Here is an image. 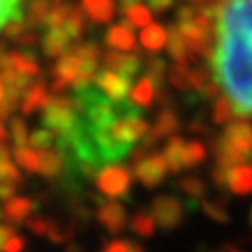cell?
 Returning a JSON list of instances; mask_svg holds the SVG:
<instances>
[{"label": "cell", "mask_w": 252, "mask_h": 252, "mask_svg": "<svg viewBox=\"0 0 252 252\" xmlns=\"http://www.w3.org/2000/svg\"><path fill=\"white\" fill-rule=\"evenodd\" d=\"M6 139H8V131H6V127H4V123L0 121V147H4Z\"/></svg>", "instance_id": "43"}, {"label": "cell", "mask_w": 252, "mask_h": 252, "mask_svg": "<svg viewBox=\"0 0 252 252\" xmlns=\"http://www.w3.org/2000/svg\"><path fill=\"white\" fill-rule=\"evenodd\" d=\"M22 18V0H0V30L16 24Z\"/></svg>", "instance_id": "27"}, {"label": "cell", "mask_w": 252, "mask_h": 252, "mask_svg": "<svg viewBox=\"0 0 252 252\" xmlns=\"http://www.w3.org/2000/svg\"><path fill=\"white\" fill-rule=\"evenodd\" d=\"M54 141H56V137H54V133L48 131V129H34L32 133H28V145H30V149H34V151L50 149V147L54 145Z\"/></svg>", "instance_id": "31"}, {"label": "cell", "mask_w": 252, "mask_h": 252, "mask_svg": "<svg viewBox=\"0 0 252 252\" xmlns=\"http://www.w3.org/2000/svg\"><path fill=\"white\" fill-rule=\"evenodd\" d=\"M40 159V175L48 181H58L64 173V157H62L56 149H40L38 151Z\"/></svg>", "instance_id": "16"}, {"label": "cell", "mask_w": 252, "mask_h": 252, "mask_svg": "<svg viewBox=\"0 0 252 252\" xmlns=\"http://www.w3.org/2000/svg\"><path fill=\"white\" fill-rule=\"evenodd\" d=\"M12 157H14L16 165H18L22 171L32 173V175H36V173L40 171L38 151H34V149H30V147L22 145V147H14V149H12Z\"/></svg>", "instance_id": "26"}, {"label": "cell", "mask_w": 252, "mask_h": 252, "mask_svg": "<svg viewBox=\"0 0 252 252\" xmlns=\"http://www.w3.org/2000/svg\"><path fill=\"white\" fill-rule=\"evenodd\" d=\"M169 78H171V84L177 88V90H189V76H187V72H185V68H173L171 72H169Z\"/></svg>", "instance_id": "37"}, {"label": "cell", "mask_w": 252, "mask_h": 252, "mask_svg": "<svg viewBox=\"0 0 252 252\" xmlns=\"http://www.w3.org/2000/svg\"><path fill=\"white\" fill-rule=\"evenodd\" d=\"M24 177L18 171V167L10 161V151L6 147H0V183H12V185H22Z\"/></svg>", "instance_id": "24"}, {"label": "cell", "mask_w": 252, "mask_h": 252, "mask_svg": "<svg viewBox=\"0 0 252 252\" xmlns=\"http://www.w3.org/2000/svg\"><path fill=\"white\" fill-rule=\"evenodd\" d=\"M38 209V203L30 197H12L4 203L2 213H4V220L10 222V226H18L24 224V220Z\"/></svg>", "instance_id": "13"}, {"label": "cell", "mask_w": 252, "mask_h": 252, "mask_svg": "<svg viewBox=\"0 0 252 252\" xmlns=\"http://www.w3.org/2000/svg\"><path fill=\"white\" fill-rule=\"evenodd\" d=\"M169 54H171L177 62H185V58H187V46H185V42L179 38V34H173V36H171Z\"/></svg>", "instance_id": "35"}, {"label": "cell", "mask_w": 252, "mask_h": 252, "mask_svg": "<svg viewBox=\"0 0 252 252\" xmlns=\"http://www.w3.org/2000/svg\"><path fill=\"white\" fill-rule=\"evenodd\" d=\"M149 213L155 220V226L165 232L179 228L185 220V205L175 195H157L151 201Z\"/></svg>", "instance_id": "5"}, {"label": "cell", "mask_w": 252, "mask_h": 252, "mask_svg": "<svg viewBox=\"0 0 252 252\" xmlns=\"http://www.w3.org/2000/svg\"><path fill=\"white\" fill-rule=\"evenodd\" d=\"M177 189L181 193H185L189 199L201 201L207 197V183L199 175H185L177 181Z\"/></svg>", "instance_id": "20"}, {"label": "cell", "mask_w": 252, "mask_h": 252, "mask_svg": "<svg viewBox=\"0 0 252 252\" xmlns=\"http://www.w3.org/2000/svg\"><path fill=\"white\" fill-rule=\"evenodd\" d=\"M105 62H107V66L111 68V72L121 74L125 78L135 76L139 72V68H141L139 58H135V56H123V54H115V52L113 54H107L105 56Z\"/></svg>", "instance_id": "19"}, {"label": "cell", "mask_w": 252, "mask_h": 252, "mask_svg": "<svg viewBox=\"0 0 252 252\" xmlns=\"http://www.w3.org/2000/svg\"><path fill=\"white\" fill-rule=\"evenodd\" d=\"M16 234V228L10 226V224H0V250H2V244L12 236Z\"/></svg>", "instance_id": "42"}, {"label": "cell", "mask_w": 252, "mask_h": 252, "mask_svg": "<svg viewBox=\"0 0 252 252\" xmlns=\"http://www.w3.org/2000/svg\"><path fill=\"white\" fill-rule=\"evenodd\" d=\"M129 18H131V22H133L135 26H145V24L149 22V12L143 10V8H133V10L129 12Z\"/></svg>", "instance_id": "40"}, {"label": "cell", "mask_w": 252, "mask_h": 252, "mask_svg": "<svg viewBox=\"0 0 252 252\" xmlns=\"http://www.w3.org/2000/svg\"><path fill=\"white\" fill-rule=\"evenodd\" d=\"M155 92H157L155 84L149 78H141L139 84L131 92V101L135 105H139L141 109H149L153 105V101H155Z\"/></svg>", "instance_id": "23"}, {"label": "cell", "mask_w": 252, "mask_h": 252, "mask_svg": "<svg viewBox=\"0 0 252 252\" xmlns=\"http://www.w3.org/2000/svg\"><path fill=\"white\" fill-rule=\"evenodd\" d=\"M88 127H90V135H92V141L95 145V151H97L101 163L111 165V163H117V161H121L123 157H127L131 153L133 147L115 141L107 133V127H103V129L101 127H92L90 123H88Z\"/></svg>", "instance_id": "7"}, {"label": "cell", "mask_w": 252, "mask_h": 252, "mask_svg": "<svg viewBox=\"0 0 252 252\" xmlns=\"http://www.w3.org/2000/svg\"><path fill=\"white\" fill-rule=\"evenodd\" d=\"M224 191H228L236 197L252 195V163L250 161L226 169Z\"/></svg>", "instance_id": "11"}, {"label": "cell", "mask_w": 252, "mask_h": 252, "mask_svg": "<svg viewBox=\"0 0 252 252\" xmlns=\"http://www.w3.org/2000/svg\"><path fill=\"white\" fill-rule=\"evenodd\" d=\"M167 165L161 157V153H147L133 161V177L145 187V189H157L167 179Z\"/></svg>", "instance_id": "6"}, {"label": "cell", "mask_w": 252, "mask_h": 252, "mask_svg": "<svg viewBox=\"0 0 252 252\" xmlns=\"http://www.w3.org/2000/svg\"><path fill=\"white\" fill-rule=\"evenodd\" d=\"M250 163H252V155H250Z\"/></svg>", "instance_id": "49"}, {"label": "cell", "mask_w": 252, "mask_h": 252, "mask_svg": "<svg viewBox=\"0 0 252 252\" xmlns=\"http://www.w3.org/2000/svg\"><path fill=\"white\" fill-rule=\"evenodd\" d=\"M74 232H76V220L72 217L70 219H56V217L46 219V236L54 244L70 242L74 238Z\"/></svg>", "instance_id": "15"}, {"label": "cell", "mask_w": 252, "mask_h": 252, "mask_svg": "<svg viewBox=\"0 0 252 252\" xmlns=\"http://www.w3.org/2000/svg\"><path fill=\"white\" fill-rule=\"evenodd\" d=\"M10 139L14 141V147L28 143V125L22 117H10Z\"/></svg>", "instance_id": "32"}, {"label": "cell", "mask_w": 252, "mask_h": 252, "mask_svg": "<svg viewBox=\"0 0 252 252\" xmlns=\"http://www.w3.org/2000/svg\"><path fill=\"white\" fill-rule=\"evenodd\" d=\"M76 121H78V113L74 111V97H50V101L42 109L44 129L52 131L54 135L70 133Z\"/></svg>", "instance_id": "4"}, {"label": "cell", "mask_w": 252, "mask_h": 252, "mask_svg": "<svg viewBox=\"0 0 252 252\" xmlns=\"http://www.w3.org/2000/svg\"><path fill=\"white\" fill-rule=\"evenodd\" d=\"M183 127V123H181V117L179 113L169 107V105H163L161 111L157 113L153 125H149V135L155 139V141H161V139H169L171 135H177Z\"/></svg>", "instance_id": "12"}, {"label": "cell", "mask_w": 252, "mask_h": 252, "mask_svg": "<svg viewBox=\"0 0 252 252\" xmlns=\"http://www.w3.org/2000/svg\"><path fill=\"white\" fill-rule=\"evenodd\" d=\"M95 88L111 101H123L131 90V78L115 72H99L95 76Z\"/></svg>", "instance_id": "10"}, {"label": "cell", "mask_w": 252, "mask_h": 252, "mask_svg": "<svg viewBox=\"0 0 252 252\" xmlns=\"http://www.w3.org/2000/svg\"><path fill=\"white\" fill-rule=\"evenodd\" d=\"M107 44L115 50H131L135 46V36L127 30V28H121V26H115L107 32Z\"/></svg>", "instance_id": "29"}, {"label": "cell", "mask_w": 252, "mask_h": 252, "mask_svg": "<svg viewBox=\"0 0 252 252\" xmlns=\"http://www.w3.org/2000/svg\"><path fill=\"white\" fill-rule=\"evenodd\" d=\"M66 252H84V246L82 244H78V242H74V244H70L68 246V250Z\"/></svg>", "instance_id": "45"}, {"label": "cell", "mask_w": 252, "mask_h": 252, "mask_svg": "<svg viewBox=\"0 0 252 252\" xmlns=\"http://www.w3.org/2000/svg\"><path fill=\"white\" fill-rule=\"evenodd\" d=\"M95 181V189L101 197H109L113 201L117 199H129V191L133 185V175L129 171V167L125 165H105L97 171V175L94 177Z\"/></svg>", "instance_id": "3"}, {"label": "cell", "mask_w": 252, "mask_h": 252, "mask_svg": "<svg viewBox=\"0 0 252 252\" xmlns=\"http://www.w3.org/2000/svg\"><path fill=\"white\" fill-rule=\"evenodd\" d=\"M236 117L234 109H232V103L228 101L226 95H220L217 97L215 105H213V111H211V121L213 125H217V127H224V125L232 123Z\"/></svg>", "instance_id": "25"}, {"label": "cell", "mask_w": 252, "mask_h": 252, "mask_svg": "<svg viewBox=\"0 0 252 252\" xmlns=\"http://www.w3.org/2000/svg\"><path fill=\"white\" fill-rule=\"evenodd\" d=\"M86 4H88L90 14L95 20H99V22L109 20V16H111V4H109V0H86Z\"/></svg>", "instance_id": "33"}, {"label": "cell", "mask_w": 252, "mask_h": 252, "mask_svg": "<svg viewBox=\"0 0 252 252\" xmlns=\"http://www.w3.org/2000/svg\"><path fill=\"white\" fill-rule=\"evenodd\" d=\"M0 220H4V213H2V207H0Z\"/></svg>", "instance_id": "48"}, {"label": "cell", "mask_w": 252, "mask_h": 252, "mask_svg": "<svg viewBox=\"0 0 252 252\" xmlns=\"http://www.w3.org/2000/svg\"><path fill=\"white\" fill-rule=\"evenodd\" d=\"M248 224H250V228H252V209H250V215H248Z\"/></svg>", "instance_id": "47"}, {"label": "cell", "mask_w": 252, "mask_h": 252, "mask_svg": "<svg viewBox=\"0 0 252 252\" xmlns=\"http://www.w3.org/2000/svg\"><path fill=\"white\" fill-rule=\"evenodd\" d=\"M199 209L213 220L219 224H228L230 220V213H228V203L224 199H207L199 205Z\"/></svg>", "instance_id": "22"}, {"label": "cell", "mask_w": 252, "mask_h": 252, "mask_svg": "<svg viewBox=\"0 0 252 252\" xmlns=\"http://www.w3.org/2000/svg\"><path fill=\"white\" fill-rule=\"evenodd\" d=\"M2 99H4V84L0 80V103H2Z\"/></svg>", "instance_id": "46"}, {"label": "cell", "mask_w": 252, "mask_h": 252, "mask_svg": "<svg viewBox=\"0 0 252 252\" xmlns=\"http://www.w3.org/2000/svg\"><path fill=\"white\" fill-rule=\"evenodd\" d=\"M222 250H226V252H246V250H242V248H238L234 244H228V242L222 244Z\"/></svg>", "instance_id": "44"}, {"label": "cell", "mask_w": 252, "mask_h": 252, "mask_svg": "<svg viewBox=\"0 0 252 252\" xmlns=\"http://www.w3.org/2000/svg\"><path fill=\"white\" fill-rule=\"evenodd\" d=\"M26 228L36 236H46V219L44 217H28L24 220Z\"/></svg>", "instance_id": "38"}, {"label": "cell", "mask_w": 252, "mask_h": 252, "mask_svg": "<svg viewBox=\"0 0 252 252\" xmlns=\"http://www.w3.org/2000/svg\"><path fill=\"white\" fill-rule=\"evenodd\" d=\"M207 147L220 167L230 169L246 163L252 155V125L248 121H232L224 125L220 135L211 137Z\"/></svg>", "instance_id": "2"}, {"label": "cell", "mask_w": 252, "mask_h": 252, "mask_svg": "<svg viewBox=\"0 0 252 252\" xmlns=\"http://www.w3.org/2000/svg\"><path fill=\"white\" fill-rule=\"evenodd\" d=\"M133 240L131 238H111L107 240L99 252H131Z\"/></svg>", "instance_id": "34"}, {"label": "cell", "mask_w": 252, "mask_h": 252, "mask_svg": "<svg viewBox=\"0 0 252 252\" xmlns=\"http://www.w3.org/2000/svg\"><path fill=\"white\" fill-rule=\"evenodd\" d=\"M24 252H26V250H24Z\"/></svg>", "instance_id": "50"}, {"label": "cell", "mask_w": 252, "mask_h": 252, "mask_svg": "<svg viewBox=\"0 0 252 252\" xmlns=\"http://www.w3.org/2000/svg\"><path fill=\"white\" fill-rule=\"evenodd\" d=\"M127 226H129V230H131L135 236H139V238H151V236L155 234V230H157L155 220H153V217H151L149 211H137V213L127 220Z\"/></svg>", "instance_id": "21"}, {"label": "cell", "mask_w": 252, "mask_h": 252, "mask_svg": "<svg viewBox=\"0 0 252 252\" xmlns=\"http://www.w3.org/2000/svg\"><path fill=\"white\" fill-rule=\"evenodd\" d=\"M211 68L236 117H252V0L220 6Z\"/></svg>", "instance_id": "1"}, {"label": "cell", "mask_w": 252, "mask_h": 252, "mask_svg": "<svg viewBox=\"0 0 252 252\" xmlns=\"http://www.w3.org/2000/svg\"><path fill=\"white\" fill-rule=\"evenodd\" d=\"M224 179H226V167L215 165L211 169V181L215 183V187L219 189V191H224Z\"/></svg>", "instance_id": "39"}, {"label": "cell", "mask_w": 252, "mask_h": 252, "mask_svg": "<svg viewBox=\"0 0 252 252\" xmlns=\"http://www.w3.org/2000/svg\"><path fill=\"white\" fill-rule=\"evenodd\" d=\"M165 42H167V34H165V30H163L161 26H157V24L145 28L143 34H141V44H143L147 50H151V52L161 50V48L165 46Z\"/></svg>", "instance_id": "30"}, {"label": "cell", "mask_w": 252, "mask_h": 252, "mask_svg": "<svg viewBox=\"0 0 252 252\" xmlns=\"http://www.w3.org/2000/svg\"><path fill=\"white\" fill-rule=\"evenodd\" d=\"M147 131H149V123L143 117H119L107 127V133L115 141L129 147L139 143Z\"/></svg>", "instance_id": "8"}, {"label": "cell", "mask_w": 252, "mask_h": 252, "mask_svg": "<svg viewBox=\"0 0 252 252\" xmlns=\"http://www.w3.org/2000/svg\"><path fill=\"white\" fill-rule=\"evenodd\" d=\"M189 131H193V133H205L209 135L211 133V125H207L201 117H195L191 123H189Z\"/></svg>", "instance_id": "41"}, {"label": "cell", "mask_w": 252, "mask_h": 252, "mask_svg": "<svg viewBox=\"0 0 252 252\" xmlns=\"http://www.w3.org/2000/svg\"><path fill=\"white\" fill-rule=\"evenodd\" d=\"M24 250H26V238L16 232L2 244V250L0 252H24Z\"/></svg>", "instance_id": "36"}, {"label": "cell", "mask_w": 252, "mask_h": 252, "mask_svg": "<svg viewBox=\"0 0 252 252\" xmlns=\"http://www.w3.org/2000/svg\"><path fill=\"white\" fill-rule=\"evenodd\" d=\"M68 34L62 30V28H54L48 36H46V40H44V52L50 56V58H58L62 52L66 50V46H68Z\"/></svg>", "instance_id": "28"}, {"label": "cell", "mask_w": 252, "mask_h": 252, "mask_svg": "<svg viewBox=\"0 0 252 252\" xmlns=\"http://www.w3.org/2000/svg\"><path fill=\"white\" fill-rule=\"evenodd\" d=\"M183 147H185V139L179 135H171L161 151V157L167 165V169L171 173H181L183 169Z\"/></svg>", "instance_id": "17"}, {"label": "cell", "mask_w": 252, "mask_h": 252, "mask_svg": "<svg viewBox=\"0 0 252 252\" xmlns=\"http://www.w3.org/2000/svg\"><path fill=\"white\" fill-rule=\"evenodd\" d=\"M209 157V147L201 139H185L183 147V169H195L203 165Z\"/></svg>", "instance_id": "18"}, {"label": "cell", "mask_w": 252, "mask_h": 252, "mask_svg": "<svg viewBox=\"0 0 252 252\" xmlns=\"http://www.w3.org/2000/svg\"><path fill=\"white\" fill-rule=\"evenodd\" d=\"M95 220L109 234H119L127 226V211H125V207L119 201H105L103 205L97 207Z\"/></svg>", "instance_id": "9"}, {"label": "cell", "mask_w": 252, "mask_h": 252, "mask_svg": "<svg viewBox=\"0 0 252 252\" xmlns=\"http://www.w3.org/2000/svg\"><path fill=\"white\" fill-rule=\"evenodd\" d=\"M48 101H50V94L46 92V86L42 82H36L24 90L20 97V111L24 115H32L36 111H42Z\"/></svg>", "instance_id": "14"}]
</instances>
